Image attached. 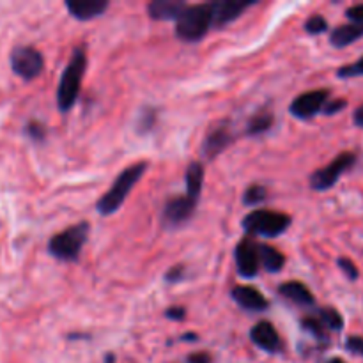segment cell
<instances>
[{
	"instance_id": "ba28073f",
	"label": "cell",
	"mask_w": 363,
	"mask_h": 363,
	"mask_svg": "<svg viewBox=\"0 0 363 363\" xmlns=\"http://www.w3.org/2000/svg\"><path fill=\"white\" fill-rule=\"evenodd\" d=\"M328 99V89H315V91L303 92L296 99H293V103L289 105V113L293 117H296V119L308 121L318 116L319 112H323Z\"/></svg>"
},
{
	"instance_id": "52a82bcc",
	"label": "cell",
	"mask_w": 363,
	"mask_h": 363,
	"mask_svg": "<svg viewBox=\"0 0 363 363\" xmlns=\"http://www.w3.org/2000/svg\"><path fill=\"white\" fill-rule=\"evenodd\" d=\"M11 67L25 82H32L45 71V57L34 46H16L11 52Z\"/></svg>"
},
{
	"instance_id": "ffe728a7",
	"label": "cell",
	"mask_w": 363,
	"mask_h": 363,
	"mask_svg": "<svg viewBox=\"0 0 363 363\" xmlns=\"http://www.w3.org/2000/svg\"><path fill=\"white\" fill-rule=\"evenodd\" d=\"M259 261H261V266L266 272L279 273L286 266V255L277 250L275 247H272V245L259 243Z\"/></svg>"
},
{
	"instance_id": "cb8c5ba5",
	"label": "cell",
	"mask_w": 363,
	"mask_h": 363,
	"mask_svg": "<svg viewBox=\"0 0 363 363\" xmlns=\"http://www.w3.org/2000/svg\"><path fill=\"white\" fill-rule=\"evenodd\" d=\"M266 197H268V190L262 184H250L247 188V191H245L243 202L247 206H257L261 202H264Z\"/></svg>"
},
{
	"instance_id": "d4e9b609",
	"label": "cell",
	"mask_w": 363,
	"mask_h": 363,
	"mask_svg": "<svg viewBox=\"0 0 363 363\" xmlns=\"http://www.w3.org/2000/svg\"><path fill=\"white\" fill-rule=\"evenodd\" d=\"M328 21H326V18L321 16V14H312V16L305 21V30L311 35L325 34V32H328Z\"/></svg>"
},
{
	"instance_id": "4316f807",
	"label": "cell",
	"mask_w": 363,
	"mask_h": 363,
	"mask_svg": "<svg viewBox=\"0 0 363 363\" xmlns=\"http://www.w3.org/2000/svg\"><path fill=\"white\" fill-rule=\"evenodd\" d=\"M156 119H158V112H156L155 108L144 110V112L140 113V121H138L137 124L138 133H147V131H151L152 128H155Z\"/></svg>"
},
{
	"instance_id": "5bb4252c",
	"label": "cell",
	"mask_w": 363,
	"mask_h": 363,
	"mask_svg": "<svg viewBox=\"0 0 363 363\" xmlns=\"http://www.w3.org/2000/svg\"><path fill=\"white\" fill-rule=\"evenodd\" d=\"M230 296H233V300L236 301L241 308L250 312H262L266 311L269 305L268 300L264 298V294L252 286H236L230 291Z\"/></svg>"
},
{
	"instance_id": "8d00e7d4",
	"label": "cell",
	"mask_w": 363,
	"mask_h": 363,
	"mask_svg": "<svg viewBox=\"0 0 363 363\" xmlns=\"http://www.w3.org/2000/svg\"><path fill=\"white\" fill-rule=\"evenodd\" d=\"M197 333H186V335L181 337V340H186V342H197Z\"/></svg>"
},
{
	"instance_id": "e575fe53",
	"label": "cell",
	"mask_w": 363,
	"mask_h": 363,
	"mask_svg": "<svg viewBox=\"0 0 363 363\" xmlns=\"http://www.w3.org/2000/svg\"><path fill=\"white\" fill-rule=\"evenodd\" d=\"M186 363H211V354L206 351H199V353H191L186 358Z\"/></svg>"
},
{
	"instance_id": "e0dca14e",
	"label": "cell",
	"mask_w": 363,
	"mask_h": 363,
	"mask_svg": "<svg viewBox=\"0 0 363 363\" xmlns=\"http://www.w3.org/2000/svg\"><path fill=\"white\" fill-rule=\"evenodd\" d=\"M184 7L186 2L183 0H152L147 6V13L156 21H176Z\"/></svg>"
},
{
	"instance_id": "1f68e13d",
	"label": "cell",
	"mask_w": 363,
	"mask_h": 363,
	"mask_svg": "<svg viewBox=\"0 0 363 363\" xmlns=\"http://www.w3.org/2000/svg\"><path fill=\"white\" fill-rule=\"evenodd\" d=\"M184 279V266L183 264H177L174 268L169 269V273L165 275V282L169 284H177Z\"/></svg>"
},
{
	"instance_id": "d6a6232c",
	"label": "cell",
	"mask_w": 363,
	"mask_h": 363,
	"mask_svg": "<svg viewBox=\"0 0 363 363\" xmlns=\"http://www.w3.org/2000/svg\"><path fill=\"white\" fill-rule=\"evenodd\" d=\"M346 16L350 18L351 23L363 25V4H357V6H351L346 11Z\"/></svg>"
},
{
	"instance_id": "30bf717a",
	"label": "cell",
	"mask_w": 363,
	"mask_h": 363,
	"mask_svg": "<svg viewBox=\"0 0 363 363\" xmlns=\"http://www.w3.org/2000/svg\"><path fill=\"white\" fill-rule=\"evenodd\" d=\"M234 259H236V268L240 277L252 280L257 277L261 261H259V243H255L254 238L247 236L238 243L234 250Z\"/></svg>"
},
{
	"instance_id": "2e32d148",
	"label": "cell",
	"mask_w": 363,
	"mask_h": 363,
	"mask_svg": "<svg viewBox=\"0 0 363 363\" xmlns=\"http://www.w3.org/2000/svg\"><path fill=\"white\" fill-rule=\"evenodd\" d=\"M279 293L282 294L286 300H289L291 303L298 305V307H314L315 298L312 294V291L305 286L303 282H298V280H289V282H284L279 287Z\"/></svg>"
},
{
	"instance_id": "6da1fadb",
	"label": "cell",
	"mask_w": 363,
	"mask_h": 363,
	"mask_svg": "<svg viewBox=\"0 0 363 363\" xmlns=\"http://www.w3.org/2000/svg\"><path fill=\"white\" fill-rule=\"evenodd\" d=\"M149 169L147 162H138L133 165L126 167L123 172L117 176V179L113 181L112 188L103 195L101 199L96 204V209L99 211V215L110 216L124 204V201L128 199V195L131 194V190L135 188V184L144 177L145 170Z\"/></svg>"
},
{
	"instance_id": "3957f363",
	"label": "cell",
	"mask_w": 363,
	"mask_h": 363,
	"mask_svg": "<svg viewBox=\"0 0 363 363\" xmlns=\"http://www.w3.org/2000/svg\"><path fill=\"white\" fill-rule=\"evenodd\" d=\"M211 27V4H186L176 20V35L184 43H199Z\"/></svg>"
},
{
	"instance_id": "83f0119b",
	"label": "cell",
	"mask_w": 363,
	"mask_h": 363,
	"mask_svg": "<svg viewBox=\"0 0 363 363\" xmlns=\"http://www.w3.org/2000/svg\"><path fill=\"white\" fill-rule=\"evenodd\" d=\"M25 133L30 140L34 142H43L46 138V128L45 124L39 123V121H30V123L25 126Z\"/></svg>"
},
{
	"instance_id": "277c9868",
	"label": "cell",
	"mask_w": 363,
	"mask_h": 363,
	"mask_svg": "<svg viewBox=\"0 0 363 363\" xmlns=\"http://www.w3.org/2000/svg\"><path fill=\"white\" fill-rule=\"evenodd\" d=\"M291 223H293V218L289 215L272 211V209H255L241 220L245 233L250 238H279L289 229Z\"/></svg>"
},
{
	"instance_id": "d6986e66",
	"label": "cell",
	"mask_w": 363,
	"mask_h": 363,
	"mask_svg": "<svg viewBox=\"0 0 363 363\" xmlns=\"http://www.w3.org/2000/svg\"><path fill=\"white\" fill-rule=\"evenodd\" d=\"M363 38V25L358 23H347V25H339L337 28H333L330 32V43H332L335 48H344V46L353 45L354 41Z\"/></svg>"
},
{
	"instance_id": "f546056e",
	"label": "cell",
	"mask_w": 363,
	"mask_h": 363,
	"mask_svg": "<svg viewBox=\"0 0 363 363\" xmlns=\"http://www.w3.org/2000/svg\"><path fill=\"white\" fill-rule=\"evenodd\" d=\"M346 106H347V99H344V98L328 99L325 105V108H323V112H325V116H335V113H339L340 110H344Z\"/></svg>"
},
{
	"instance_id": "7402d4cb",
	"label": "cell",
	"mask_w": 363,
	"mask_h": 363,
	"mask_svg": "<svg viewBox=\"0 0 363 363\" xmlns=\"http://www.w3.org/2000/svg\"><path fill=\"white\" fill-rule=\"evenodd\" d=\"M318 319L323 323L326 330L330 332H340L344 328V318L340 315V312L333 307H323L319 308Z\"/></svg>"
},
{
	"instance_id": "4dcf8cb0",
	"label": "cell",
	"mask_w": 363,
	"mask_h": 363,
	"mask_svg": "<svg viewBox=\"0 0 363 363\" xmlns=\"http://www.w3.org/2000/svg\"><path fill=\"white\" fill-rule=\"evenodd\" d=\"M346 350L350 351V353L357 354V357H363V337H360V335L347 337Z\"/></svg>"
},
{
	"instance_id": "8992f818",
	"label": "cell",
	"mask_w": 363,
	"mask_h": 363,
	"mask_svg": "<svg viewBox=\"0 0 363 363\" xmlns=\"http://www.w3.org/2000/svg\"><path fill=\"white\" fill-rule=\"evenodd\" d=\"M354 163H357V155H354V152H340L332 163H328L326 167L318 169L315 172L311 174V177H308L311 188L315 191L330 190V188L335 186L337 181H339L347 170L353 169Z\"/></svg>"
},
{
	"instance_id": "836d02e7",
	"label": "cell",
	"mask_w": 363,
	"mask_h": 363,
	"mask_svg": "<svg viewBox=\"0 0 363 363\" xmlns=\"http://www.w3.org/2000/svg\"><path fill=\"white\" fill-rule=\"evenodd\" d=\"M184 315H186V311L183 307H169L165 311V318L172 319V321H183Z\"/></svg>"
},
{
	"instance_id": "f35d334b",
	"label": "cell",
	"mask_w": 363,
	"mask_h": 363,
	"mask_svg": "<svg viewBox=\"0 0 363 363\" xmlns=\"http://www.w3.org/2000/svg\"><path fill=\"white\" fill-rule=\"evenodd\" d=\"M326 363H347V362H344L342 358H332V360H328Z\"/></svg>"
},
{
	"instance_id": "f1b7e54d",
	"label": "cell",
	"mask_w": 363,
	"mask_h": 363,
	"mask_svg": "<svg viewBox=\"0 0 363 363\" xmlns=\"http://www.w3.org/2000/svg\"><path fill=\"white\" fill-rule=\"evenodd\" d=\"M337 264H339V268L342 269V273L351 280V282L360 279V272H358L357 264H354L350 257H339L337 259Z\"/></svg>"
},
{
	"instance_id": "8fae6325",
	"label": "cell",
	"mask_w": 363,
	"mask_h": 363,
	"mask_svg": "<svg viewBox=\"0 0 363 363\" xmlns=\"http://www.w3.org/2000/svg\"><path fill=\"white\" fill-rule=\"evenodd\" d=\"M234 142V133L230 130L229 123H220L218 126H213L206 135L202 142L201 152L206 160H215L216 156L222 155L227 147Z\"/></svg>"
},
{
	"instance_id": "5b68a950",
	"label": "cell",
	"mask_w": 363,
	"mask_h": 363,
	"mask_svg": "<svg viewBox=\"0 0 363 363\" xmlns=\"http://www.w3.org/2000/svg\"><path fill=\"white\" fill-rule=\"evenodd\" d=\"M89 233H91V223L80 222L62 233L52 236L48 241V252L52 257L59 259L64 262H74L80 257V252L87 241Z\"/></svg>"
},
{
	"instance_id": "4fadbf2b",
	"label": "cell",
	"mask_w": 363,
	"mask_h": 363,
	"mask_svg": "<svg viewBox=\"0 0 363 363\" xmlns=\"http://www.w3.org/2000/svg\"><path fill=\"white\" fill-rule=\"evenodd\" d=\"M250 340L266 353L275 354L282 350V340H280L279 332L269 321H259L250 330Z\"/></svg>"
},
{
	"instance_id": "484cf974",
	"label": "cell",
	"mask_w": 363,
	"mask_h": 363,
	"mask_svg": "<svg viewBox=\"0 0 363 363\" xmlns=\"http://www.w3.org/2000/svg\"><path fill=\"white\" fill-rule=\"evenodd\" d=\"M337 77L342 78V80H347V78H357L363 77V57L353 64H346V66L339 67L337 69Z\"/></svg>"
},
{
	"instance_id": "7c38bea8",
	"label": "cell",
	"mask_w": 363,
	"mask_h": 363,
	"mask_svg": "<svg viewBox=\"0 0 363 363\" xmlns=\"http://www.w3.org/2000/svg\"><path fill=\"white\" fill-rule=\"evenodd\" d=\"M254 4V0H218V2H211L213 25L222 28L225 25L233 23Z\"/></svg>"
},
{
	"instance_id": "74e56055",
	"label": "cell",
	"mask_w": 363,
	"mask_h": 363,
	"mask_svg": "<svg viewBox=\"0 0 363 363\" xmlns=\"http://www.w3.org/2000/svg\"><path fill=\"white\" fill-rule=\"evenodd\" d=\"M105 363H116V354H113V353H106Z\"/></svg>"
},
{
	"instance_id": "ac0fdd59",
	"label": "cell",
	"mask_w": 363,
	"mask_h": 363,
	"mask_svg": "<svg viewBox=\"0 0 363 363\" xmlns=\"http://www.w3.org/2000/svg\"><path fill=\"white\" fill-rule=\"evenodd\" d=\"M184 181H186V197L199 204L202 184H204V165L201 162H191L184 174Z\"/></svg>"
},
{
	"instance_id": "44dd1931",
	"label": "cell",
	"mask_w": 363,
	"mask_h": 363,
	"mask_svg": "<svg viewBox=\"0 0 363 363\" xmlns=\"http://www.w3.org/2000/svg\"><path fill=\"white\" fill-rule=\"evenodd\" d=\"M273 124H275V116L269 110H262V112H257L248 121L245 133L250 135V137H257V135H262L272 130Z\"/></svg>"
},
{
	"instance_id": "9a60e30c",
	"label": "cell",
	"mask_w": 363,
	"mask_h": 363,
	"mask_svg": "<svg viewBox=\"0 0 363 363\" xmlns=\"http://www.w3.org/2000/svg\"><path fill=\"white\" fill-rule=\"evenodd\" d=\"M108 0H66V9L80 21L94 20L108 9Z\"/></svg>"
},
{
	"instance_id": "7a4b0ae2",
	"label": "cell",
	"mask_w": 363,
	"mask_h": 363,
	"mask_svg": "<svg viewBox=\"0 0 363 363\" xmlns=\"http://www.w3.org/2000/svg\"><path fill=\"white\" fill-rule=\"evenodd\" d=\"M85 69H87V55L84 46H78L73 52V57L67 62L62 77H60L59 89H57V106L60 112H69L80 96L82 80H84Z\"/></svg>"
},
{
	"instance_id": "d590c367",
	"label": "cell",
	"mask_w": 363,
	"mask_h": 363,
	"mask_svg": "<svg viewBox=\"0 0 363 363\" xmlns=\"http://www.w3.org/2000/svg\"><path fill=\"white\" fill-rule=\"evenodd\" d=\"M353 123H354V126L362 128V130H363V105H360L357 110H354Z\"/></svg>"
},
{
	"instance_id": "603a6c76",
	"label": "cell",
	"mask_w": 363,
	"mask_h": 363,
	"mask_svg": "<svg viewBox=\"0 0 363 363\" xmlns=\"http://www.w3.org/2000/svg\"><path fill=\"white\" fill-rule=\"evenodd\" d=\"M300 325L305 332H308L318 340H328V330L323 326V323L319 321L318 315H307V318L301 319Z\"/></svg>"
},
{
	"instance_id": "9c48e42d",
	"label": "cell",
	"mask_w": 363,
	"mask_h": 363,
	"mask_svg": "<svg viewBox=\"0 0 363 363\" xmlns=\"http://www.w3.org/2000/svg\"><path fill=\"white\" fill-rule=\"evenodd\" d=\"M197 204L188 197H170L162 209V223L165 229H177L194 216Z\"/></svg>"
}]
</instances>
